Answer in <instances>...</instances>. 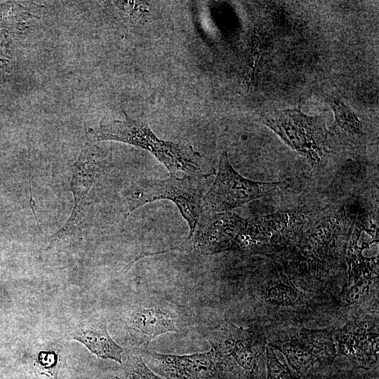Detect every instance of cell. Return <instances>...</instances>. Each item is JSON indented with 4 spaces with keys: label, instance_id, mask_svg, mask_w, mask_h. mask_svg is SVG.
<instances>
[{
    "label": "cell",
    "instance_id": "9c48e42d",
    "mask_svg": "<svg viewBox=\"0 0 379 379\" xmlns=\"http://www.w3.org/2000/svg\"><path fill=\"white\" fill-rule=\"evenodd\" d=\"M378 321L353 319L333 331L337 354L345 355L357 368H372L378 361Z\"/></svg>",
    "mask_w": 379,
    "mask_h": 379
},
{
    "label": "cell",
    "instance_id": "2e32d148",
    "mask_svg": "<svg viewBox=\"0 0 379 379\" xmlns=\"http://www.w3.org/2000/svg\"><path fill=\"white\" fill-rule=\"evenodd\" d=\"M267 357V379H300L295 375L287 366L281 364L274 353V349L267 345L266 347Z\"/></svg>",
    "mask_w": 379,
    "mask_h": 379
},
{
    "label": "cell",
    "instance_id": "52a82bcc",
    "mask_svg": "<svg viewBox=\"0 0 379 379\" xmlns=\"http://www.w3.org/2000/svg\"><path fill=\"white\" fill-rule=\"evenodd\" d=\"M98 176L96 153L91 141L86 142L77 160L72 166L70 191L74 197V207L69 220L55 234L50 237L51 246L60 239L74 234L81 227L88 209V194Z\"/></svg>",
    "mask_w": 379,
    "mask_h": 379
},
{
    "label": "cell",
    "instance_id": "9a60e30c",
    "mask_svg": "<svg viewBox=\"0 0 379 379\" xmlns=\"http://www.w3.org/2000/svg\"><path fill=\"white\" fill-rule=\"evenodd\" d=\"M331 106L334 111L336 126L349 133H361V125L357 117L343 103L335 100Z\"/></svg>",
    "mask_w": 379,
    "mask_h": 379
},
{
    "label": "cell",
    "instance_id": "8992f818",
    "mask_svg": "<svg viewBox=\"0 0 379 379\" xmlns=\"http://www.w3.org/2000/svg\"><path fill=\"white\" fill-rule=\"evenodd\" d=\"M185 325V319L180 309L156 298H149L135 307L128 319V327L139 345L166 333H179Z\"/></svg>",
    "mask_w": 379,
    "mask_h": 379
},
{
    "label": "cell",
    "instance_id": "5b68a950",
    "mask_svg": "<svg viewBox=\"0 0 379 379\" xmlns=\"http://www.w3.org/2000/svg\"><path fill=\"white\" fill-rule=\"evenodd\" d=\"M269 346L282 352L300 374L316 364L331 361L337 355L333 331L291 329L272 338Z\"/></svg>",
    "mask_w": 379,
    "mask_h": 379
},
{
    "label": "cell",
    "instance_id": "277c9868",
    "mask_svg": "<svg viewBox=\"0 0 379 379\" xmlns=\"http://www.w3.org/2000/svg\"><path fill=\"white\" fill-rule=\"evenodd\" d=\"M281 182H261L248 180L239 174L222 151L219 157L216 178L204 196L203 206L206 213L229 212L251 201L275 192Z\"/></svg>",
    "mask_w": 379,
    "mask_h": 379
},
{
    "label": "cell",
    "instance_id": "6da1fadb",
    "mask_svg": "<svg viewBox=\"0 0 379 379\" xmlns=\"http://www.w3.org/2000/svg\"><path fill=\"white\" fill-rule=\"evenodd\" d=\"M86 138L91 141L121 142L147 150L166 167L171 176H177L181 172L185 176L200 178L215 172L192 146L161 140L146 123L134 120L126 113L123 120L113 121L97 129H88Z\"/></svg>",
    "mask_w": 379,
    "mask_h": 379
},
{
    "label": "cell",
    "instance_id": "ba28073f",
    "mask_svg": "<svg viewBox=\"0 0 379 379\" xmlns=\"http://www.w3.org/2000/svg\"><path fill=\"white\" fill-rule=\"evenodd\" d=\"M209 340L218 366L225 361L234 362L248 373L257 368L258 359L265 346L261 337L251 329L227 326L212 333Z\"/></svg>",
    "mask_w": 379,
    "mask_h": 379
},
{
    "label": "cell",
    "instance_id": "5bb4252c",
    "mask_svg": "<svg viewBox=\"0 0 379 379\" xmlns=\"http://www.w3.org/2000/svg\"><path fill=\"white\" fill-rule=\"evenodd\" d=\"M117 379H164L154 374L137 355H129Z\"/></svg>",
    "mask_w": 379,
    "mask_h": 379
},
{
    "label": "cell",
    "instance_id": "7c38bea8",
    "mask_svg": "<svg viewBox=\"0 0 379 379\" xmlns=\"http://www.w3.org/2000/svg\"><path fill=\"white\" fill-rule=\"evenodd\" d=\"M265 290V300L281 307H293L301 302L302 295L290 283L272 284Z\"/></svg>",
    "mask_w": 379,
    "mask_h": 379
},
{
    "label": "cell",
    "instance_id": "3957f363",
    "mask_svg": "<svg viewBox=\"0 0 379 379\" xmlns=\"http://www.w3.org/2000/svg\"><path fill=\"white\" fill-rule=\"evenodd\" d=\"M262 121L293 149L314 164L321 163L328 153V131L322 117H310L293 109L265 114Z\"/></svg>",
    "mask_w": 379,
    "mask_h": 379
},
{
    "label": "cell",
    "instance_id": "8fae6325",
    "mask_svg": "<svg viewBox=\"0 0 379 379\" xmlns=\"http://www.w3.org/2000/svg\"><path fill=\"white\" fill-rule=\"evenodd\" d=\"M72 338L84 345L99 358L122 363L123 348L108 333L104 319H95L79 328Z\"/></svg>",
    "mask_w": 379,
    "mask_h": 379
},
{
    "label": "cell",
    "instance_id": "4fadbf2b",
    "mask_svg": "<svg viewBox=\"0 0 379 379\" xmlns=\"http://www.w3.org/2000/svg\"><path fill=\"white\" fill-rule=\"evenodd\" d=\"M36 379H58V355L54 352H39L34 366Z\"/></svg>",
    "mask_w": 379,
    "mask_h": 379
},
{
    "label": "cell",
    "instance_id": "30bf717a",
    "mask_svg": "<svg viewBox=\"0 0 379 379\" xmlns=\"http://www.w3.org/2000/svg\"><path fill=\"white\" fill-rule=\"evenodd\" d=\"M149 362L167 379H216L218 362L213 348L189 355L163 354L147 352Z\"/></svg>",
    "mask_w": 379,
    "mask_h": 379
},
{
    "label": "cell",
    "instance_id": "7a4b0ae2",
    "mask_svg": "<svg viewBox=\"0 0 379 379\" xmlns=\"http://www.w3.org/2000/svg\"><path fill=\"white\" fill-rule=\"evenodd\" d=\"M198 178L192 176H171L166 180L140 179L133 180L124 192L126 218L140 206L147 203L166 199L178 206L188 223L190 236L206 214Z\"/></svg>",
    "mask_w": 379,
    "mask_h": 379
}]
</instances>
